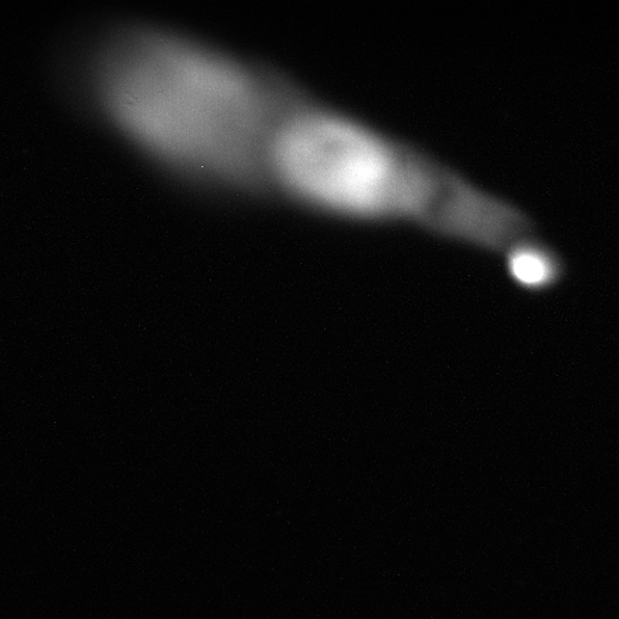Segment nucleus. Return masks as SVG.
I'll return each instance as SVG.
<instances>
[{
  "instance_id": "f257e3e1",
  "label": "nucleus",
  "mask_w": 619,
  "mask_h": 619,
  "mask_svg": "<svg viewBox=\"0 0 619 619\" xmlns=\"http://www.w3.org/2000/svg\"><path fill=\"white\" fill-rule=\"evenodd\" d=\"M270 157L296 197L342 219L412 224L491 251L506 248L523 225L515 205L329 107L296 111L275 133Z\"/></svg>"
},
{
  "instance_id": "f03ea898",
  "label": "nucleus",
  "mask_w": 619,
  "mask_h": 619,
  "mask_svg": "<svg viewBox=\"0 0 619 619\" xmlns=\"http://www.w3.org/2000/svg\"><path fill=\"white\" fill-rule=\"evenodd\" d=\"M89 82L107 119L178 167L236 179L257 165L270 99L219 52L165 34H125L98 52Z\"/></svg>"
},
{
  "instance_id": "7ed1b4c3",
  "label": "nucleus",
  "mask_w": 619,
  "mask_h": 619,
  "mask_svg": "<svg viewBox=\"0 0 619 619\" xmlns=\"http://www.w3.org/2000/svg\"><path fill=\"white\" fill-rule=\"evenodd\" d=\"M508 272L513 279L531 289H541L555 283L560 276L559 258L540 242L522 237L507 252Z\"/></svg>"
}]
</instances>
